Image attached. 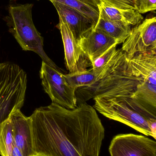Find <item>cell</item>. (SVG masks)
I'll use <instances>...</instances> for the list:
<instances>
[{"label":"cell","instance_id":"1","mask_svg":"<svg viewBox=\"0 0 156 156\" xmlns=\"http://www.w3.org/2000/svg\"><path fill=\"white\" fill-rule=\"evenodd\" d=\"M29 118L34 156H100L105 129L86 103L73 109L52 103Z\"/></svg>","mask_w":156,"mask_h":156},{"label":"cell","instance_id":"2","mask_svg":"<svg viewBox=\"0 0 156 156\" xmlns=\"http://www.w3.org/2000/svg\"><path fill=\"white\" fill-rule=\"evenodd\" d=\"M76 90L82 101L117 97L147 117L156 119V80L138 74L122 49H117L93 84Z\"/></svg>","mask_w":156,"mask_h":156},{"label":"cell","instance_id":"3","mask_svg":"<svg viewBox=\"0 0 156 156\" xmlns=\"http://www.w3.org/2000/svg\"><path fill=\"white\" fill-rule=\"evenodd\" d=\"M33 4L12 5L9 7L10 32L24 51H33L39 55L42 61L62 73L60 68L46 54L44 38L38 31L32 16Z\"/></svg>","mask_w":156,"mask_h":156},{"label":"cell","instance_id":"4","mask_svg":"<svg viewBox=\"0 0 156 156\" xmlns=\"http://www.w3.org/2000/svg\"><path fill=\"white\" fill-rule=\"evenodd\" d=\"M27 76L14 63H0V126L24 105Z\"/></svg>","mask_w":156,"mask_h":156},{"label":"cell","instance_id":"5","mask_svg":"<svg viewBox=\"0 0 156 156\" xmlns=\"http://www.w3.org/2000/svg\"><path fill=\"white\" fill-rule=\"evenodd\" d=\"M93 108L111 120L118 121L147 136L156 138V119H150L117 97L93 98Z\"/></svg>","mask_w":156,"mask_h":156},{"label":"cell","instance_id":"6","mask_svg":"<svg viewBox=\"0 0 156 156\" xmlns=\"http://www.w3.org/2000/svg\"><path fill=\"white\" fill-rule=\"evenodd\" d=\"M41 84L52 103L68 109L77 107L76 89L66 80L64 74L42 61L40 70Z\"/></svg>","mask_w":156,"mask_h":156},{"label":"cell","instance_id":"7","mask_svg":"<svg viewBox=\"0 0 156 156\" xmlns=\"http://www.w3.org/2000/svg\"><path fill=\"white\" fill-rule=\"evenodd\" d=\"M122 50L128 59L141 53L156 50V17L146 18L132 28Z\"/></svg>","mask_w":156,"mask_h":156},{"label":"cell","instance_id":"8","mask_svg":"<svg viewBox=\"0 0 156 156\" xmlns=\"http://www.w3.org/2000/svg\"><path fill=\"white\" fill-rule=\"evenodd\" d=\"M111 156H156V142L145 136L122 134L111 142Z\"/></svg>","mask_w":156,"mask_h":156},{"label":"cell","instance_id":"9","mask_svg":"<svg viewBox=\"0 0 156 156\" xmlns=\"http://www.w3.org/2000/svg\"><path fill=\"white\" fill-rule=\"evenodd\" d=\"M58 27L64 45L66 66L69 73L82 72L92 67L91 61L79 45L67 23L60 16Z\"/></svg>","mask_w":156,"mask_h":156},{"label":"cell","instance_id":"10","mask_svg":"<svg viewBox=\"0 0 156 156\" xmlns=\"http://www.w3.org/2000/svg\"><path fill=\"white\" fill-rule=\"evenodd\" d=\"M78 43L92 63L112 47L119 44L116 39L94 27L84 34Z\"/></svg>","mask_w":156,"mask_h":156},{"label":"cell","instance_id":"11","mask_svg":"<svg viewBox=\"0 0 156 156\" xmlns=\"http://www.w3.org/2000/svg\"><path fill=\"white\" fill-rule=\"evenodd\" d=\"M10 118L13 123L15 145L21 151L23 156H34L30 118L18 110L12 113Z\"/></svg>","mask_w":156,"mask_h":156},{"label":"cell","instance_id":"12","mask_svg":"<svg viewBox=\"0 0 156 156\" xmlns=\"http://www.w3.org/2000/svg\"><path fill=\"white\" fill-rule=\"evenodd\" d=\"M51 2L59 16L67 23L77 42L84 34L95 27L88 17L79 11L56 2Z\"/></svg>","mask_w":156,"mask_h":156},{"label":"cell","instance_id":"13","mask_svg":"<svg viewBox=\"0 0 156 156\" xmlns=\"http://www.w3.org/2000/svg\"><path fill=\"white\" fill-rule=\"evenodd\" d=\"M99 16L109 20L122 23L126 25L136 26L142 23L143 16L135 9H121L100 2L98 6Z\"/></svg>","mask_w":156,"mask_h":156},{"label":"cell","instance_id":"14","mask_svg":"<svg viewBox=\"0 0 156 156\" xmlns=\"http://www.w3.org/2000/svg\"><path fill=\"white\" fill-rule=\"evenodd\" d=\"M94 28L116 39L119 44L123 43L125 41L132 30L130 26L100 16Z\"/></svg>","mask_w":156,"mask_h":156},{"label":"cell","instance_id":"15","mask_svg":"<svg viewBox=\"0 0 156 156\" xmlns=\"http://www.w3.org/2000/svg\"><path fill=\"white\" fill-rule=\"evenodd\" d=\"M15 146L13 123L10 117L0 126V155L12 156Z\"/></svg>","mask_w":156,"mask_h":156},{"label":"cell","instance_id":"16","mask_svg":"<svg viewBox=\"0 0 156 156\" xmlns=\"http://www.w3.org/2000/svg\"><path fill=\"white\" fill-rule=\"evenodd\" d=\"M50 2H55L80 12L82 14L89 18L94 25H96L100 15L99 10L95 9L82 0H49Z\"/></svg>","mask_w":156,"mask_h":156},{"label":"cell","instance_id":"17","mask_svg":"<svg viewBox=\"0 0 156 156\" xmlns=\"http://www.w3.org/2000/svg\"><path fill=\"white\" fill-rule=\"evenodd\" d=\"M64 76L69 84L76 90L81 87L90 86L97 79V76L92 68L82 72L64 74Z\"/></svg>","mask_w":156,"mask_h":156},{"label":"cell","instance_id":"18","mask_svg":"<svg viewBox=\"0 0 156 156\" xmlns=\"http://www.w3.org/2000/svg\"><path fill=\"white\" fill-rule=\"evenodd\" d=\"M116 46L117 45L112 47L92 62V69L96 76H98L100 74L103 67L112 58L113 56L117 50Z\"/></svg>","mask_w":156,"mask_h":156},{"label":"cell","instance_id":"19","mask_svg":"<svg viewBox=\"0 0 156 156\" xmlns=\"http://www.w3.org/2000/svg\"><path fill=\"white\" fill-rule=\"evenodd\" d=\"M134 2L135 9L141 14L156 9V0H134Z\"/></svg>","mask_w":156,"mask_h":156},{"label":"cell","instance_id":"20","mask_svg":"<svg viewBox=\"0 0 156 156\" xmlns=\"http://www.w3.org/2000/svg\"><path fill=\"white\" fill-rule=\"evenodd\" d=\"M113 7L121 9H135L134 0H100Z\"/></svg>","mask_w":156,"mask_h":156},{"label":"cell","instance_id":"21","mask_svg":"<svg viewBox=\"0 0 156 156\" xmlns=\"http://www.w3.org/2000/svg\"><path fill=\"white\" fill-rule=\"evenodd\" d=\"M82 1H84L92 7H94L95 9L99 10L98 6L100 3V0H82Z\"/></svg>","mask_w":156,"mask_h":156}]
</instances>
